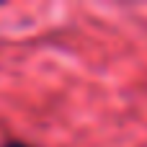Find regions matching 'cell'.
<instances>
[{"mask_svg":"<svg viewBox=\"0 0 147 147\" xmlns=\"http://www.w3.org/2000/svg\"><path fill=\"white\" fill-rule=\"evenodd\" d=\"M0 147H34V145L26 142V140H8L5 145H0Z\"/></svg>","mask_w":147,"mask_h":147,"instance_id":"cell-1","label":"cell"}]
</instances>
